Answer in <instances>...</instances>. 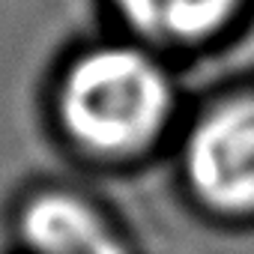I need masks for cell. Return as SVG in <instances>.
I'll use <instances>...</instances> for the list:
<instances>
[{
  "label": "cell",
  "mask_w": 254,
  "mask_h": 254,
  "mask_svg": "<svg viewBox=\"0 0 254 254\" xmlns=\"http://www.w3.org/2000/svg\"><path fill=\"white\" fill-rule=\"evenodd\" d=\"M114 15L159 45H200L233 27L245 0H108Z\"/></svg>",
  "instance_id": "obj_4"
},
{
  "label": "cell",
  "mask_w": 254,
  "mask_h": 254,
  "mask_svg": "<svg viewBox=\"0 0 254 254\" xmlns=\"http://www.w3.org/2000/svg\"><path fill=\"white\" fill-rule=\"evenodd\" d=\"M191 197L224 215H254V90L233 93L197 117L183 147Z\"/></svg>",
  "instance_id": "obj_2"
},
{
  "label": "cell",
  "mask_w": 254,
  "mask_h": 254,
  "mask_svg": "<svg viewBox=\"0 0 254 254\" xmlns=\"http://www.w3.org/2000/svg\"><path fill=\"white\" fill-rule=\"evenodd\" d=\"M12 230L27 254H135L99 203L66 189H45L21 200Z\"/></svg>",
  "instance_id": "obj_3"
},
{
  "label": "cell",
  "mask_w": 254,
  "mask_h": 254,
  "mask_svg": "<svg viewBox=\"0 0 254 254\" xmlns=\"http://www.w3.org/2000/svg\"><path fill=\"white\" fill-rule=\"evenodd\" d=\"M177 87L162 60L126 42L78 51L60 69L54 114L66 138L96 159H138L171 123Z\"/></svg>",
  "instance_id": "obj_1"
}]
</instances>
